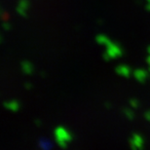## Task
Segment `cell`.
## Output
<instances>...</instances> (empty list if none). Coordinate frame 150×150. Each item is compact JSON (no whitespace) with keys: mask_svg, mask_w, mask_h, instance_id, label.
<instances>
[{"mask_svg":"<svg viewBox=\"0 0 150 150\" xmlns=\"http://www.w3.org/2000/svg\"><path fill=\"white\" fill-rule=\"evenodd\" d=\"M123 113H124V115L127 117V119L129 120H133L134 118V113L133 112V110L130 108H124L123 109Z\"/></svg>","mask_w":150,"mask_h":150,"instance_id":"cell-10","label":"cell"},{"mask_svg":"<svg viewBox=\"0 0 150 150\" xmlns=\"http://www.w3.org/2000/svg\"><path fill=\"white\" fill-rule=\"evenodd\" d=\"M55 136H56V139H62L67 142H70L71 139H72V136H71V134L67 130V129H64V127L57 128L55 130Z\"/></svg>","mask_w":150,"mask_h":150,"instance_id":"cell-3","label":"cell"},{"mask_svg":"<svg viewBox=\"0 0 150 150\" xmlns=\"http://www.w3.org/2000/svg\"><path fill=\"white\" fill-rule=\"evenodd\" d=\"M134 77L139 81V83H145L148 79V71L142 68H137L134 71Z\"/></svg>","mask_w":150,"mask_h":150,"instance_id":"cell-4","label":"cell"},{"mask_svg":"<svg viewBox=\"0 0 150 150\" xmlns=\"http://www.w3.org/2000/svg\"><path fill=\"white\" fill-rule=\"evenodd\" d=\"M147 51H148V53L150 54V46L148 47V49H147Z\"/></svg>","mask_w":150,"mask_h":150,"instance_id":"cell-17","label":"cell"},{"mask_svg":"<svg viewBox=\"0 0 150 150\" xmlns=\"http://www.w3.org/2000/svg\"><path fill=\"white\" fill-rule=\"evenodd\" d=\"M144 144V140L140 134L134 133L133 134V137L130 139V146L132 150H142Z\"/></svg>","mask_w":150,"mask_h":150,"instance_id":"cell-2","label":"cell"},{"mask_svg":"<svg viewBox=\"0 0 150 150\" xmlns=\"http://www.w3.org/2000/svg\"><path fill=\"white\" fill-rule=\"evenodd\" d=\"M144 118H145L146 121L150 122V109L144 112Z\"/></svg>","mask_w":150,"mask_h":150,"instance_id":"cell-12","label":"cell"},{"mask_svg":"<svg viewBox=\"0 0 150 150\" xmlns=\"http://www.w3.org/2000/svg\"><path fill=\"white\" fill-rule=\"evenodd\" d=\"M35 125H36V126H41V121H40V120H39V121H38V120H35Z\"/></svg>","mask_w":150,"mask_h":150,"instance_id":"cell-14","label":"cell"},{"mask_svg":"<svg viewBox=\"0 0 150 150\" xmlns=\"http://www.w3.org/2000/svg\"><path fill=\"white\" fill-rule=\"evenodd\" d=\"M148 1V4H147V9L150 11V0H147Z\"/></svg>","mask_w":150,"mask_h":150,"instance_id":"cell-16","label":"cell"},{"mask_svg":"<svg viewBox=\"0 0 150 150\" xmlns=\"http://www.w3.org/2000/svg\"><path fill=\"white\" fill-rule=\"evenodd\" d=\"M105 107H106V108L107 109H110V107H111V104H108V103H105Z\"/></svg>","mask_w":150,"mask_h":150,"instance_id":"cell-15","label":"cell"},{"mask_svg":"<svg viewBox=\"0 0 150 150\" xmlns=\"http://www.w3.org/2000/svg\"><path fill=\"white\" fill-rule=\"evenodd\" d=\"M23 86H25V89H28V90H29V89H31V88H32V85H31L30 83H28V82H26Z\"/></svg>","mask_w":150,"mask_h":150,"instance_id":"cell-13","label":"cell"},{"mask_svg":"<svg viewBox=\"0 0 150 150\" xmlns=\"http://www.w3.org/2000/svg\"><path fill=\"white\" fill-rule=\"evenodd\" d=\"M96 41H97L98 44L103 45V46H107V45L111 42V40H110L108 37L103 34H98V36L96 37Z\"/></svg>","mask_w":150,"mask_h":150,"instance_id":"cell-9","label":"cell"},{"mask_svg":"<svg viewBox=\"0 0 150 150\" xmlns=\"http://www.w3.org/2000/svg\"><path fill=\"white\" fill-rule=\"evenodd\" d=\"M116 73L119 74V75H121V76H123V77L128 78V77L131 76L132 70H131L130 67H127V65L120 64V65H118V67H116Z\"/></svg>","mask_w":150,"mask_h":150,"instance_id":"cell-6","label":"cell"},{"mask_svg":"<svg viewBox=\"0 0 150 150\" xmlns=\"http://www.w3.org/2000/svg\"><path fill=\"white\" fill-rule=\"evenodd\" d=\"M130 104L133 108H139V101L136 100V98H132V100H130Z\"/></svg>","mask_w":150,"mask_h":150,"instance_id":"cell-11","label":"cell"},{"mask_svg":"<svg viewBox=\"0 0 150 150\" xmlns=\"http://www.w3.org/2000/svg\"><path fill=\"white\" fill-rule=\"evenodd\" d=\"M28 7H29V3L28 0H21V1L18 3L17 12L21 16H26V12L28 10Z\"/></svg>","mask_w":150,"mask_h":150,"instance_id":"cell-5","label":"cell"},{"mask_svg":"<svg viewBox=\"0 0 150 150\" xmlns=\"http://www.w3.org/2000/svg\"><path fill=\"white\" fill-rule=\"evenodd\" d=\"M22 69H23V73L28 74V75L31 74L32 72H33V67H32V64L28 61L22 62Z\"/></svg>","mask_w":150,"mask_h":150,"instance_id":"cell-8","label":"cell"},{"mask_svg":"<svg viewBox=\"0 0 150 150\" xmlns=\"http://www.w3.org/2000/svg\"><path fill=\"white\" fill-rule=\"evenodd\" d=\"M106 50L104 54L103 55V58L105 59L106 62L110 61L112 59H116V58H119L123 55V51L121 49V47L119 46L118 44L114 43V42H110V43L105 46Z\"/></svg>","mask_w":150,"mask_h":150,"instance_id":"cell-1","label":"cell"},{"mask_svg":"<svg viewBox=\"0 0 150 150\" xmlns=\"http://www.w3.org/2000/svg\"><path fill=\"white\" fill-rule=\"evenodd\" d=\"M3 105L6 109H9L11 110V111H18L20 108V103L18 100H9V101H4V103H3Z\"/></svg>","mask_w":150,"mask_h":150,"instance_id":"cell-7","label":"cell"}]
</instances>
